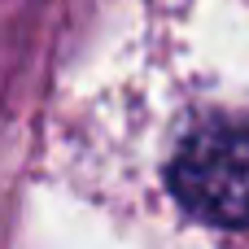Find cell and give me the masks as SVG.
<instances>
[{"label":"cell","mask_w":249,"mask_h":249,"mask_svg":"<svg viewBox=\"0 0 249 249\" xmlns=\"http://www.w3.org/2000/svg\"><path fill=\"white\" fill-rule=\"evenodd\" d=\"M179 206L219 228H249V127L219 123L188 136L171 162Z\"/></svg>","instance_id":"cell-1"}]
</instances>
